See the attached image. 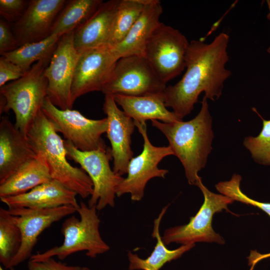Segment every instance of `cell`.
I'll return each mask as SVG.
<instances>
[{"mask_svg":"<svg viewBox=\"0 0 270 270\" xmlns=\"http://www.w3.org/2000/svg\"><path fill=\"white\" fill-rule=\"evenodd\" d=\"M229 36L222 32L209 44L192 40L186 56V70L175 84L166 86L165 104L182 120L192 110L200 94L215 100L222 94L224 82L232 72L225 67L229 60Z\"/></svg>","mask_w":270,"mask_h":270,"instance_id":"1","label":"cell"},{"mask_svg":"<svg viewBox=\"0 0 270 270\" xmlns=\"http://www.w3.org/2000/svg\"><path fill=\"white\" fill-rule=\"evenodd\" d=\"M152 124L166 138L174 155L184 166L188 184L196 186L201 179L198 172L206 166L214 138L207 98L204 96L200 112L190 120L163 122L152 120Z\"/></svg>","mask_w":270,"mask_h":270,"instance_id":"2","label":"cell"},{"mask_svg":"<svg viewBox=\"0 0 270 270\" xmlns=\"http://www.w3.org/2000/svg\"><path fill=\"white\" fill-rule=\"evenodd\" d=\"M27 138L36 153L42 154L52 179L76 192L82 198L91 196L93 184L82 168L74 167L67 160L64 140L58 134L42 110L30 128Z\"/></svg>","mask_w":270,"mask_h":270,"instance_id":"3","label":"cell"},{"mask_svg":"<svg viewBox=\"0 0 270 270\" xmlns=\"http://www.w3.org/2000/svg\"><path fill=\"white\" fill-rule=\"evenodd\" d=\"M50 60L36 62L23 76L0 88V114L12 110L16 127L26 137L47 96L44 72Z\"/></svg>","mask_w":270,"mask_h":270,"instance_id":"4","label":"cell"},{"mask_svg":"<svg viewBox=\"0 0 270 270\" xmlns=\"http://www.w3.org/2000/svg\"><path fill=\"white\" fill-rule=\"evenodd\" d=\"M96 206L90 207L82 201L77 209L80 218L71 216L62 223L61 232L62 244L42 252L32 254L30 260L42 261L54 256L64 260L72 254L86 251L90 258L107 252L109 246L101 237L99 228L100 220Z\"/></svg>","mask_w":270,"mask_h":270,"instance_id":"5","label":"cell"},{"mask_svg":"<svg viewBox=\"0 0 270 270\" xmlns=\"http://www.w3.org/2000/svg\"><path fill=\"white\" fill-rule=\"evenodd\" d=\"M68 158L78 164L93 184V192L88 202L90 207L100 210L107 206L114 207L118 188L124 178L111 169V149L106 146L96 150L82 152L70 142L64 140Z\"/></svg>","mask_w":270,"mask_h":270,"instance_id":"6","label":"cell"},{"mask_svg":"<svg viewBox=\"0 0 270 270\" xmlns=\"http://www.w3.org/2000/svg\"><path fill=\"white\" fill-rule=\"evenodd\" d=\"M189 44L178 30L160 22L147 42L144 56L166 84L186 68Z\"/></svg>","mask_w":270,"mask_h":270,"instance_id":"7","label":"cell"},{"mask_svg":"<svg viewBox=\"0 0 270 270\" xmlns=\"http://www.w3.org/2000/svg\"><path fill=\"white\" fill-rule=\"evenodd\" d=\"M204 196V202L197 214L190 218L188 224L170 228L165 230L162 240L166 245L172 242L182 245L197 242H214L224 244L222 238L212 227L214 214L223 210L229 211L228 206L234 200L223 194H214L208 190L200 179L196 184Z\"/></svg>","mask_w":270,"mask_h":270,"instance_id":"8","label":"cell"},{"mask_svg":"<svg viewBox=\"0 0 270 270\" xmlns=\"http://www.w3.org/2000/svg\"><path fill=\"white\" fill-rule=\"evenodd\" d=\"M42 110L56 132L61 133L66 140L78 150L91 151L106 146L102 136L108 130L106 118L92 120L76 110H60L54 105L48 96Z\"/></svg>","mask_w":270,"mask_h":270,"instance_id":"9","label":"cell"},{"mask_svg":"<svg viewBox=\"0 0 270 270\" xmlns=\"http://www.w3.org/2000/svg\"><path fill=\"white\" fill-rule=\"evenodd\" d=\"M142 56H130L119 58L102 92L144 96L164 92L166 88Z\"/></svg>","mask_w":270,"mask_h":270,"instance_id":"10","label":"cell"},{"mask_svg":"<svg viewBox=\"0 0 270 270\" xmlns=\"http://www.w3.org/2000/svg\"><path fill=\"white\" fill-rule=\"evenodd\" d=\"M134 123L143 138V150L130 161L127 176L118 186L116 196L130 194L131 200L138 202L143 198L146 186L150 180L156 177L164 178L168 171L160 168L158 164L166 156L174 155V152L170 146H156L150 142L146 124Z\"/></svg>","mask_w":270,"mask_h":270,"instance_id":"11","label":"cell"},{"mask_svg":"<svg viewBox=\"0 0 270 270\" xmlns=\"http://www.w3.org/2000/svg\"><path fill=\"white\" fill-rule=\"evenodd\" d=\"M74 32L60 38L44 72L48 82L47 96L54 105L62 110L72 109L74 102L72 87L80 54L74 47Z\"/></svg>","mask_w":270,"mask_h":270,"instance_id":"12","label":"cell"},{"mask_svg":"<svg viewBox=\"0 0 270 270\" xmlns=\"http://www.w3.org/2000/svg\"><path fill=\"white\" fill-rule=\"evenodd\" d=\"M79 54L72 87L74 102L88 92H102L119 59L112 48L107 44Z\"/></svg>","mask_w":270,"mask_h":270,"instance_id":"13","label":"cell"},{"mask_svg":"<svg viewBox=\"0 0 270 270\" xmlns=\"http://www.w3.org/2000/svg\"><path fill=\"white\" fill-rule=\"evenodd\" d=\"M8 210L14 216L22 234L21 246L10 264V268L31 257L38 236L46 228L76 212L77 209L72 206H64L44 209L16 208Z\"/></svg>","mask_w":270,"mask_h":270,"instance_id":"14","label":"cell"},{"mask_svg":"<svg viewBox=\"0 0 270 270\" xmlns=\"http://www.w3.org/2000/svg\"><path fill=\"white\" fill-rule=\"evenodd\" d=\"M103 110L106 115V136L111 144L113 171L122 176L127 174L128 165L133 158L131 136L134 131V120L120 110L111 94H104Z\"/></svg>","mask_w":270,"mask_h":270,"instance_id":"15","label":"cell"},{"mask_svg":"<svg viewBox=\"0 0 270 270\" xmlns=\"http://www.w3.org/2000/svg\"><path fill=\"white\" fill-rule=\"evenodd\" d=\"M65 0H31L21 18L12 24L18 47L44 40L51 35L54 22Z\"/></svg>","mask_w":270,"mask_h":270,"instance_id":"16","label":"cell"},{"mask_svg":"<svg viewBox=\"0 0 270 270\" xmlns=\"http://www.w3.org/2000/svg\"><path fill=\"white\" fill-rule=\"evenodd\" d=\"M76 195L74 191L52 179L26 193L1 197L0 199L8 209H44L64 206H72L78 209L79 204L76 200Z\"/></svg>","mask_w":270,"mask_h":270,"instance_id":"17","label":"cell"},{"mask_svg":"<svg viewBox=\"0 0 270 270\" xmlns=\"http://www.w3.org/2000/svg\"><path fill=\"white\" fill-rule=\"evenodd\" d=\"M36 154L28 138L4 116L0 122V184Z\"/></svg>","mask_w":270,"mask_h":270,"instance_id":"18","label":"cell"},{"mask_svg":"<svg viewBox=\"0 0 270 270\" xmlns=\"http://www.w3.org/2000/svg\"><path fill=\"white\" fill-rule=\"evenodd\" d=\"M120 0L102 4L95 13L74 32L73 42L78 53L108 44Z\"/></svg>","mask_w":270,"mask_h":270,"instance_id":"19","label":"cell"},{"mask_svg":"<svg viewBox=\"0 0 270 270\" xmlns=\"http://www.w3.org/2000/svg\"><path fill=\"white\" fill-rule=\"evenodd\" d=\"M163 10L158 0H145L144 9L128 34L112 48L119 58L130 56H144L147 42L160 24Z\"/></svg>","mask_w":270,"mask_h":270,"instance_id":"20","label":"cell"},{"mask_svg":"<svg viewBox=\"0 0 270 270\" xmlns=\"http://www.w3.org/2000/svg\"><path fill=\"white\" fill-rule=\"evenodd\" d=\"M112 96L116 104L134 122L146 124L147 120H160L163 122L182 120L174 112L167 110L164 92L144 96Z\"/></svg>","mask_w":270,"mask_h":270,"instance_id":"21","label":"cell"},{"mask_svg":"<svg viewBox=\"0 0 270 270\" xmlns=\"http://www.w3.org/2000/svg\"><path fill=\"white\" fill-rule=\"evenodd\" d=\"M36 154L0 184V198L26 193L52 180L44 156Z\"/></svg>","mask_w":270,"mask_h":270,"instance_id":"22","label":"cell"},{"mask_svg":"<svg viewBox=\"0 0 270 270\" xmlns=\"http://www.w3.org/2000/svg\"><path fill=\"white\" fill-rule=\"evenodd\" d=\"M168 206L167 205L162 209L158 216L154 221L152 236L156 239V243L150 256L146 259H142L136 254L128 252L130 270H160L166 262L179 258L184 252L194 246L195 244L182 245L173 250L166 247L160 234V226Z\"/></svg>","mask_w":270,"mask_h":270,"instance_id":"23","label":"cell"},{"mask_svg":"<svg viewBox=\"0 0 270 270\" xmlns=\"http://www.w3.org/2000/svg\"><path fill=\"white\" fill-rule=\"evenodd\" d=\"M102 2V0H66L54 22L51 34L62 36L75 30L95 13Z\"/></svg>","mask_w":270,"mask_h":270,"instance_id":"24","label":"cell"},{"mask_svg":"<svg viewBox=\"0 0 270 270\" xmlns=\"http://www.w3.org/2000/svg\"><path fill=\"white\" fill-rule=\"evenodd\" d=\"M60 37L51 34L44 40L24 44L1 56L19 66L26 73L36 62L51 59Z\"/></svg>","mask_w":270,"mask_h":270,"instance_id":"25","label":"cell"},{"mask_svg":"<svg viewBox=\"0 0 270 270\" xmlns=\"http://www.w3.org/2000/svg\"><path fill=\"white\" fill-rule=\"evenodd\" d=\"M145 0H120L107 45L119 44L140 16Z\"/></svg>","mask_w":270,"mask_h":270,"instance_id":"26","label":"cell"},{"mask_svg":"<svg viewBox=\"0 0 270 270\" xmlns=\"http://www.w3.org/2000/svg\"><path fill=\"white\" fill-rule=\"evenodd\" d=\"M22 234L14 216L8 210L0 208V262L6 268L18 252Z\"/></svg>","mask_w":270,"mask_h":270,"instance_id":"27","label":"cell"},{"mask_svg":"<svg viewBox=\"0 0 270 270\" xmlns=\"http://www.w3.org/2000/svg\"><path fill=\"white\" fill-rule=\"evenodd\" d=\"M262 118V128L260 134L256 137L246 138L243 144L255 162L270 165V120Z\"/></svg>","mask_w":270,"mask_h":270,"instance_id":"28","label":"cell"},{"mask_svg":"<svg viewBox=\"0 0 270 270\" xmlns=\"http://www.w3.org/2000/svg\"><path fill=\"white\" fill-rule=\"evenodd\" d=\"M242 177L234 174L228 181L221 182L216 185V188L222 194L236 200L256 206L266 212L270 216V203L256 201L244 194L240 188Z\"/></svg>","mask_w":270,"mask_h":270,"instance_id":"29","label":"cell"},{"mask_svg":"<svg viewBox=\"0 0 270 270\" xmlns=\"http://www.w3.org/2000/svg\"><path fill=\"white\" fill-rule=\"evenodd\" d=\"M28 2L29 0H0V15L11 24H14L23 15Z\"/></svg>","mask_w":270,"mask_h":270,"instance_id":"30","label":"cell"},{"mask_svg":"<svg viewBox=\"0 0 270 270\" xmlns=\"http://www.w3.org/2000/svg\"><path fill=\"white\" fill-rule=\"evenodd\" d=\"M26 73L18 65L4 56L0 58V88L10 81L17 80Z\"/></svg>","mask_w":270,"mask_h":270,"instance_id":"31","label":"cell"},{"mask_svg":"<svg viewBox=\"0 0 270 270\" xmlns=\"http://www.w3.org/2000/svg\"><path fill=\"white\" fill-rule=\"evenodd\" d=\"M18 48L10 24L4 19L0 20V54L12 52Z\"/></svg>","mask_w":270,"mask_h":270,"instance_id":"32","label":"cell"},{"mask_svg":"<svg viewBox=\"0 0 270 270\" xmlns=\"http://www.w3.org/2000/svg\"><path fill=\"white\" fill-rule=\"evenodd\" d=\"M28 270H79L80 266H68L50 258L42 261L31 260L28 262Z\"/></svg>","mask_w":270,"mask_h":270,"instance_id":"33","label":"cell"},{"mask_svg":"<svg viewBox=\"0 0 270 270\" xmlns=\"http://www.w3.org/2000/svg\"><path fill=\"white\" fill-rule=\"evenodd\" d=\"M268 258H270V252L262 254L257 251H251L250 256L248 258V265L250 266V270H252L258 262Z\"/></svg>","mask_w":270,"mask_h":270,"instance_id":"34","label":"cell"},{"mask_svg":"<svg viewBox=\"0 0 270 270\" xmlns=\"http://www.w3.org/2000/svg\"><path fill=\"white\" fill-rule=\"evenodd\" d=\"M268 10H269V12L267 14V18L268 20H270V0H268ZM267 52L268 53L270 54V46H269V48H268L267 50Z\"/></svg>","mask_w":270,"mask_h":270,"instance_id":"35","label":"cell"},{"mask_svg":"<svg viewBox=\"0 0 270 270\" xmlns=\"http://www.w3.org/2000/svg\"><path fill=\"white\" fill-rule=\"evenodd\" d=\"M79 270H90L87 267H80Z\"/></svg>","mask_w":270,"mask_h":270,"instance_id":"36","label":"cell"},{"mask_svg":"<svg viewBox=\"0 0 270 270\" xmlns=\"http://www.w3.org/2000/svg\"><path fill=\"white\" fill-rule=\"evenodd\" d=\"M10 270H14L13 268H10ZM0 270H5L2 266H0Z\"/></svg>","mask_w":270,"mask_h":270,"instance_id":"37","label":"cell"}]
</instances>
